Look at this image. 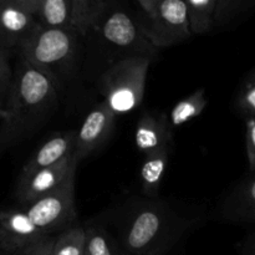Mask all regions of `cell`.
Wrapping results in <instances>:
<instances>
[{"label": "cell", "instance_id": "cell-1", "mask_svg": "<svg viewBox=\"0 0 255 255\" xmlns=\"http://www.w3.org/2000/svg\"><path fill=\"white\" fill-rule=\"evenodd\" d=\"M196 222L157 197L127 201L114 218L120 246L128 255H163Z\"/></svg>", "mask_w": 255, "mask_h": 255}, {"label": "cell", "instance_id": "cell-2", "mask_svg": "<svg viewBox=\"0 0 255 255\" xmlns=\"http://www.w3.org/2000/svg\"><path fill=\"white\" fill-rule=\"evenodd\" d=\"M57 104V82L20 57L1 117L0 152L34 133L49 120Z\"/></svg>", "mask_w": 255, "mask_h": 255}, {"label": "cell", "instance_id": "cell-3", "mask_svg": "<svg viewBox=\"0 0 255 255\" xmlns=\"http://www.w3.org/2000/svg\"><path fill=\"white\" fill-rule=\"evenodd\" d=\"M152 57L127 55L112 62L99 80V92L116 116L141 105Z\"/></svg>", "mask_w": 255, "mask_h": 255}, {"label": "cell", "instance_id": "cell-4", "mask_svg": "<svg viewBox=\"0 0 255 255\" xmlns=\"http://www.w3.org/2000/svg\"><path fill=\"white\" fill-rule=\"evenodd\" d=\"M76 35L72 27L61 29L39 24L19 46L20 57L57 82V72L69 64L76 51Z\"/></svg>", "mask_w": 255, "mask_h": 255}, {"label": "cell", "instance_id": "cell-5", "mask_svg": "<svg viewBox=\"0 0 255 255\" xmlns=\"http://www.w3.org/2000/svg\"><path fill=\"white\" fill-rule=\"evenodd\" d=\"M75 174L76 172H72L57 188L24 208L32 223L46 236L65 231L76 219Z\"/></svg>", "mask_w": 255, "mask_h": 255}, {"label": "cell", "instance_id": "cell-6", "mask_svg": "<svg viewBox=\"0 0 255 255\" xmlns=\"http://www.w3.org/2000/svg\"><path fill=\"white\" fill-rule=\"evenodd\" d=\"M94 30L101 35L107 44L128 52V55L152 57L157 51L147 36L144 26L137 22L128 12L112 9L111 5L97 21Z\"/></svg>", "mask_w": 255, "mask_h": 255}, {"label": "cell", "instance_id": "cell-7", "mask_svg": "<svg viewBox=\"0 0 255 255\" xmlns=\"http://www.w3.org/2000/svg\"><path fill=\"white\" fill-rule=\"evenodd\" d=\"M148 20L144 30L157 50L181 44L192 36L184 0H158L154 15Z\"/></svg>", "mask_w": 255, "mask_h": 255}, {"label": "cell", "instance_id": "cell-8", "mask_svg": "<svg viewBox=\"0 0 255 255\" xmlns=\"http://www.w3.org/2000/svg\"><path fill=\"white\" fill-rule=\"evenodd\" d=\"M45 237L24 209L0 208V251L21 255Z\"/></svg>", "mask_w": 255, "mask_h": 255}, {"label": "cell", "instance_id": "cell-9", "mask_svg": "<svg viewBox=\"0 0 255 255\" xmlns=\"http://www.w3.org/2000/svg\"><path fill=\"white\" fill-rule=\"evenodd\" d=\"M77 164L79 161L74 153L54 166L27 176H20L16 184V198L22 204L29 206L64 183L72 172H76Z\"/></svg>", "mask_w": 255, "mask_h": 255}, {"label": "cell", "instance_id": "cell-10", "mask_svg": "<svg viewBox=\"0 0 255 255\" xmlns=\"http://www.w3.org/2000/svg\"><path fill=\"white\" fill-rule=\"evenodd\" d=\"M116 115L105 101L97 104L82 121L76 131L75 157L77 161L86 158L99 151L111 136L116 121Z\"/></svg>", "mask_w": 255, "mask_h": 255}, {"label": "cell", "instance_id": "cell-11", "mask_svg": "<svg viewBox=\"0 0 255 255\" xmlns=\"http://www.w3.org/2000/svg\"><path fill=\"white\" fill-rule=\"evenodd\" d=\"M39 19L16 0H0V26L5 49L19 47L39 26Z\"/></svg>", "mask_w": 255, "mask_h": 255}, {"label": "cell", "instance_id": "cell-12", "mask_svg": "<svg viewBox=\"0 0 255 255\" xmlns=\"http://www.w3.org/2000/svg\"><path fill=\"white\" fill-rule=\"evenodd\" d=\"M173 128L168 116L163 112H144L139 119L134 132V142L142 153L156 152L163 147L172 146Z\"/></svg>", "mask_w": 255, "mask_h": 255}, {"label": "cell", "instance_id": "cell-13", "mask_svg": "<svg viewBox=\"0 0 255 255\" xmlns=\"http://www.w3.org/2000/svg\"><path fill=\"white\" fill-rule=\"evenodd\" d=\"M76 146V131L55 133L44 142L22 167L20 176H27L42 168L59 163L71 156Z\"/></svg>", "mask_w": 255, "mask_h": 255}, {"label": "cell", "instance_id": "cell-14", "mask_svg": "<svg viewBox=\"0 0 255 255\" xmlns=\"http://www.w3.org/2000/svg\"><path fill=\"white\" fill-rule=\"evenodd\" d=\"M224 218L234 223H255V176L242 181L224 201Z\"/></svg>", "mask_w": 255, "mask_h": 255}, {"label": "cell", "instance_id": "cell-15", "mask_svg": "<svg viewBox=\"0 0 255 255\" xmlns=\"http://www.w3.org/2000/svg\"><path fill=\"white\" fill-rule=\"evenodd\" d=\"M169 153H171V146H167L147 154L144 158L139 176H141L142 192L146 197L151 198L157 197L168 167Z\"/></svg>", "mask_w": 255, "mask_h": 255}, {"label": "cell", "instance_id": "cell-16", "mask_svg": "<svg viewBox=\"0 0 255 255\" xmlns=\"http://www.w3.org/2000/svg\"><path fill=\"white\" fill-rule=\"evenodd\" d=\"M111 0H72L71 26L77 34L86 35L111 5Z\"/></svg>", "mask_w": 255, "mask_h": 255}, {"label": "cell", "instance_id": "cell-17", "mask_svg": "<svg viewBox=\"0 0 255 255\" xmlns=\"http://www.w3.org/2000/svg\"><path fill=\"white\" fill-rule=\"evenodd\" d=\"M208 102L209 100L203 87L197 89L191 95L177 102L168 115L172 128H178V127L186 125L187 122L198 117L208 106Z\"/></svg>", "mask_w": 255, "mask_h": 255}, {"label": "cell", "instance_id": "cell-18", "mask_svg": "<svg viewBox=\"0 0 255 255\" xmlns=\"http://www.w3.org/2000/svg\"><path fill=\"white\" fill-rule=\"evenodd\" d=\"M36 16L44 26L72 27V0H41Z\"/></svg>", "mask_w": 255, "mask_h": 255}, {"label": "cell", "instance_id": "cell-19", "mask_svg": "<svg viewBox=\"0 0 255 255\" xmlns=\"http://www.w3.org/2000/svg\"><path fill=\"white\" fill-rule=\"evenodd\" d=\"M192 34L208 32L214 25L217 0H184Z\"/></svg>", "mask_w": 255, "mask_h": 255}, {"label": "cell", "instance_id": "cell-20", "mask_svg": "<svg viewBox=\"0 0 255 255\" xmlns=\"http://www.w3.org/2000/svg\"><path fill=\"white\" fill-rule=\"evenodd\" d=\"M86 254V227L71 226L55 238L54 255Z\"/></svg>", "mask_w": 255, "mask_h": 255}, {"label": "cell", "instance_id": "cell-21", "mask_svg": "<svg viewBox=\"0 0 255 255\" xmlns=\"http://www.w3.org/2000/svg\"><path fill=\"white\" fill-rule=\"evenodd\" d=\"M86 255H128L102 227H86Z\"/></svg>", "mask_w": 255, "mask_h": 255}, {"label": "cell", "instance_id": "cell-22", "mask_svg": "<svg viewBox=\"0 0 255 255\" xmlns=\"http://www.w3.org/2000/svg\"><path fill=\"white\" fill-rule=\"evenodd\" d=\"M251 0H217L214 24L226 25L247 7Z\"/></svg>", "mask_w": 255, "mask_h": 255}, {"label": "cell", "instance_id": "cell-23", "mask_svg": "<svg viewBox=\"0 0 255 255\" xmlns=\"http://www.w3.org/2000/svg\"><path fill=\"white\" fill-rule=\"evenodd\" d=\"M237 102L246 119L255 117V71L244 81Z\"/></svg>", "mask_w": 255, "mask_h": 255}, {"label": "cell", "instance_id": "cell-24", "mask_svg": "<svg viewBox=\"0 0 255 255\" xmlns=\"http://www.w3.org/2000/svg\"><path fill=\"white\" fill-rule=\"evenodd\" d=\"M12 80V71L10 69L6 50L0 49V120L4 114L5 101Z\"/></svg>", "mask_w": 255, "mask_h": 255}, {"label": "cell", "instance_id": "cell-25", "mask_svg": "<svg viewBox=\"0 0 255 255\" xmlns=\"http://www.w3.org/2000/svg\"><path fill=\"white\" fill-rule=\"evenodd\" d=\"M247 131H246V143H247V156L251 171L255 172V117L246 119Z\"/></svg>", "mask_w": 255, "mask_h": 255}, {"label": "cell", "instance_id": "cell-26", "mask_svg": "<svg viewBox=\"0 0 255 255\" xmlns=\"http://www.w3.org/2000/svg\"><path fill=\"white\" fill-rule=\"evenodd\" d=\"M54 242L55 238H52L51 236H46L32 247H30L21 255H54Z\"/></svg>", "mask_w": 255, "mask_h": 255}, {"label": "cell", "instance_id": "cell-27", "mask_svg": "<svg viewBox=\"0 0 255 255\" xmlns=\"http://www.w3.org/2000/svg\"><path fill=\"white\" fill-rule=\"evenodd\" d=\"M138 2V5L141 6V9L146 12L147 17L151 19L154 15V11H156V6L158 0H136Z\"/></svg>", "mask_w": 255, "mask_h": 255}, {"label": "cell", "instance_id": "cell-28", "mask_svg": "<svg viewBox=\"0 0 255 255\" xmlns=\"http://www.w3.org/2000/svg\"><path fill=\"white\" fill-rule=\"evenodd\" d=\"M16 1L19 2V4H21L24 7H26L30 12L37 15L40 1H41V0H16Z\"/></svg>", "mask_w": 255, "mask_h": 255}, {"label": "cell", "instance_id": "cell-29", "mask_svg": "<svg viewBox=\"0 0 255 255\" xmlns=\"http://www.w3.org/2000/svg\"><path fill=\"white\" fill-rule=\"evenodd\" d=\"M246 255H255V242L252 246H249L248 248H247Z\"/></svg>", "mask_w": 255, "mask_h": 255}, {"label": "cell", "instance_id": "cell-30", "mask_svg": "<svg viewBox=\"0 0 255 255\" xmlns=\"http://www.w3.org/2000/svg\"><path fill=\"white\" fill-rule=\"evenodd\" d=\"M0 49H4V50H6V49H5V46H4V39H2L1 26H0Z\"/></svg>", "mask_w": 255, "mask_h": 255}, {"label": "cell", "instance_id": "cell-31", "mask_svg": "<svg viewBox=\"0 0 255 255\" xmlns=\"http://www.w3.org/2000/svg\"><path fill=\"white\" fill-rule=\"evenodd\" d=\"M0 255H1V251H0Z\"/></svg>", "mask_w": 255, "mask_h": 255}, {"label": "cell", "instance_id": "cell-32", "mask_svg": "<svg viewBox=\"0 0 255 255\" xmlns=\"http://www.w3.org/2000/svg\"><path fill=\"white\" fill-rule=\"evenodd\" d=\"M85 255H86V254H85Z\"/></svg>", "mask_w": 255, "mask_h": 255}]
</instances>
